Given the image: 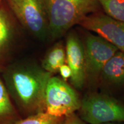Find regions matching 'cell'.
Instances as JSON below:
<instances>
[{
	"label": "cell",
	"mask_w": 124,
	"mask_h": 124,
	"mask_svg": "<svg viewBox=\"0 0 124 124\" xmlns=\"http://www.w3.org/2000/svg\"><path fill=\"white\" fill-rule=\"evenodd\" d=\"M48 22V38L56 40L88 15L100 11L98 0H40Z\"/></svg>",
	"instance_id": "cell-2"
},
{
	"label": "cell",
	"mask_w": 124,
	"mask_h": 124,
	"mask_svg": "<svg viewBox=\"0 0 124 124\" xmlns=\"http://www.w3.org/2000/svg\"><path fill=\"white\" fill-rule=\"evenodd\" d=\"M66 63V46L62 41L55 43L46 52L41 61V66L52 75L59 72L62 65Z\"/></svg>",
	"instance_id": "cell-12"
},
{
	"label": "cell",
	"mask_w": 124,
	"mask_h": 124,
	"mask_svg": "<svg viewBox=\"0 0 124 124\" xmlns=\"http://www.w3.org/2000/svg\"><path fill=\"white\" fill-rule=\"evenodd\" d=\"M81 100L77 89L67 82L54 75L50 78L46 91V112L67 117L79 110Z\"/></svg>",
	"instance_id": "cell-5"
},
{
	"label": "cell",
	"mask_w": 124,
	"mask_h": 124,
	"mask_svg": "<svg viewBox=\"0 0 124 124\" xmlns=\"http://www.w3.org/2000/svg\"><path fill=\"white\" fill-rule=\"evenodd\" d=\"M66 117H58L45 112L22 118L15 124H64Z\"/></svg>",
	"instance_id": "cell-13"
},
{
	"label": "cell",
	"mask_w": 124,
	"mask_h": 124,
	"mask_svg": "<svg viewBox=\"0 0 124 124\" xmlns=\"http://www.w3.org/2000/svg\"><path fill=\"white\" fill-rule=\"evenodd\" d=\"M64 124H87V123L80 118L78 114L74 113L66 117Z\"/></svg>",
	"instance_id": "cell-16"
},
{
	"label": "cell",
	"mask_w": 124,
	"mask_h": 124,
	"mask_svg": "<svg viewBox=\"0 0 124 124\" xmlns=\"http://www.w3.org/2000/svg\"><path fill=\"white\" fill-rule=\"evenodd\" d=\"M13 35V25L9 16L5 10L0 9V71L7 66Z\"/></svg>",
	"instance_id": "cell-11"
},
{
	"label": "cell",
	"mask_w": 124,
	"mask_h": 124,
	"mask_svg": "<svg viewBox=\"0 0 124 124\" xmlns=\"http://www.w3.org/2000/svg\"><path fill=\"white\" fill-rule=\"evenodd\" d=\"M6 87L23 118L46 111L47 83L52 74L31 62L8 64L1 71Z\"/></svg>",
	"instance_id": "cell-1"
},
{
	"label": "cell",
	"mask_w": 124,
	"mask_h": 124,
	"mask_svg": "<svg viewBox=\"0 0 124 124\" xmlns=\"http://www.w3.org/2000/svg\"><path fill=\"white\" fill-rule=\"evenodd\" d=\"M98 1L106 15L124 21V0H98Z\"/></svg>",
	"instance_id": "cell-14"
},
{
	"label": "cell",
	"mask_w": 124,
	"mask_h": 124,
	"mask_svg": "<svg viewBox=\"0 0 124 124\" xmlns=\"http://www.w3.org/2000/svg\"><path fill=\"white\" fill-rule=\"evenodd\" d=\"M79 25L97 33L124 52V21L115 19L100 10L86 16Z\"/></svg>",
	"instance_id": "cell-7"
},
{
	"label": "cell",
	"mask_w": 124,
	"mask_h": 124,
	"mask_svg": "<svg viewBox=\"0 0 124 124\" xmlns=\"http://www.w3.org/2000/svg\"><path fill=\"white\" fill-rule=\"evenodd\" d=\"M1 1H2V0H0V4H1Z\"/></svg>",
	"instance_id": "cell-18"
},
{
	"label": "cell",
	"mask_w": 124,
	"mask_h": 124,
	"mask_svg": "<svg viewBox=\"0 0 124 124\" xmlns=\"http://www.w3.org/2000/svg\"><path fill=\"white\" fill-rule=\"evenodd\" d=\"M66 63L72 71L71 85L77 90H82L86 86L85 53L83 43L77 34H68L66 41Z\"/></svg>",
	"instance_id": "cell-8"
},
{
	"label": "cell",
	"mask_w": 124,
	"mask_h": 124,
	"mask_svg": "<svg viewBox=\"0 0 124 124\" xmlns=\"http://www.w3.org/2000/svg\"><path fill=\"white\" fill-rule=\"evenodd\" d=\"M100 124H121L120 122H108V123H103Z\"/></svg>",
	"instance_id": "cell-17"
},
{
	"label": "cell",
	"mask_w": 124,
	"mask_h": 124,
	"mask_svg": "<svg viewBox=\"0 0 124 124\" xmlns=\"http://www.w3.org/2000/svg\"><path fill=\"white\" fill-rule=\"evenodd\" d=\"M59 72L62 79L66 82H67L69 79H70L71 75H72L71 70L67 63H65L60 67L59 70Z\"/></svg>",
	"instance_id": "cell-15"
},
{
	"label": "cell",
	"mask_w": 124,
	"mask_h": 124,
	"mask_svg": "<svg viewBox=\"0 0 124 124\" xmlns=\"http://www.w3.org/2000/svg\"><path fill=\"white\" fill-rule=\"evenodd\" d=\"M14 15L29 33L40 40L48 38V22L40 0H7Z\"/></svg>",
	"instance_id": "cell-6"
},
{
	"label": "cell",
	"mask_w": 124,
	"mask_h": 124,
	"mask_svg": "<svg viewBox=\"0 0 124 124\" xmlns=\"http://www.w3.org/2000/svg\"><path fill=\"white\" fill-rule=\"evenodd\" d=\"M79 116L90 124L124 122V103L110 94L89 91L81 100Z\"/></svg>",
	"instance_id": "cell-3"
},
{
	"label": "cell",
	"mask_w": 124,
	"mask_h": 124,
	"mask_svg": "<svg viewBox=\"0 0 124 124\" xmlns=\"http://www.w3.org/2000/svg\"><path fill=\"white\" fill-rule=\"evenodd\" d=\"M22 118L9 95L0 71V124H15Z\"/></svg>",
	"instance_id": "cell-10"
},
{
	"label": "cell",
	"mask_w": 124,
	"mask_h": 124,
	"mask_svg": "<svg viewBox=\"0 0 124 124\" xmlns=\"http://www.w3.org/2000/svg\"><path fill=\"white\" fill-rule=\"evenodd\" d=\"M85 53L86 86L96 91L100 86L102 71L108 60L118 49L99 35L87 34L83 43Z\"/></svg>",
	"instance_id": "cell-4"
},
{
	"label": "cell",
	"mask_w": 124,
	"mask_h": 124,
	"mask_svg": "<svg viewBox=\"0 0 124 124\" xmlns=\"http://www.w3.org/2000/svg\"><path fill=\"white\" fill-rule=\"evenodd\" d=\"M99 88L114 97L124 95V52L118 51L107 62L101 75Z\"/></svg>",
	"instance_id": "cell-9"
}]
</instances>
